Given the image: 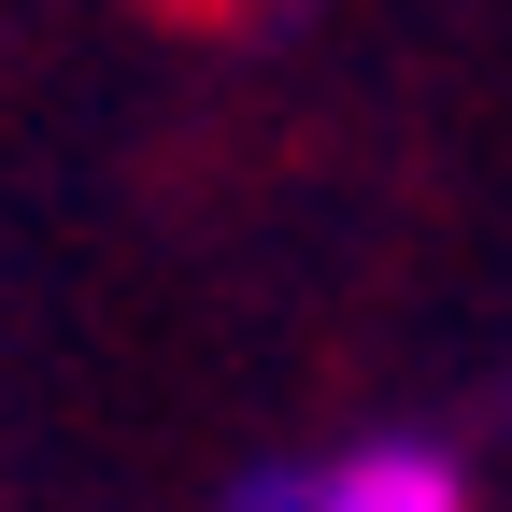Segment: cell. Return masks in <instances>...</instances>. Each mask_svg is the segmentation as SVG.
<instances>
[{
	"mask_svg": "<svg viewBox=\"0 0 512 512\" xmlns=\"http://www.w3.org/2000/svg\"><path fill=\"white\" fill-rule=\"evenodd\" d=\"M299 512H470V470L441 441H356L299 470Z\"/></svg>",
	"mask_w": 512,
	"mask_h": 512,
	"instance_id": "1",
	"label": "cell"
}]
</instances>
